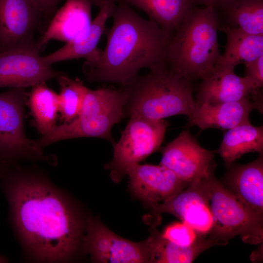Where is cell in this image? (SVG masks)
Listing matches in <instances>:
<instances>
[{
    "mask_svg": "<svg viewBox=\"0 0 263 263\" xmlns=\"http://www.w3.org/2000/svg\"><path fill=\"white\" fill-rule=\"evenodd\" d=\"M113 145L112 161L106 166L113 180L119 181L132 166L158 150L162 144L167 121L132 116Z\"/></svg>",
    "mask_w": 263,
    "mask_h": 263,
    "instance_id": "obj_6",
    "label": "cell"
},
{
    "mask_svg": "<svg viewBox=\"0 0 263 263\" xmlns=\"http://www.w3.org/2000/svg\"><path fill=\"white\" fill-rule=\"evenodd\" d=\"M36 41L0 52V88H27L53 78L64 73L45 63Z\"/></svg>",
    "mask_w": 263,
    "mask_h": 263,
    "instance_id": "obj_9",
    "label": "cell"
},
{
    "mask_svg": "<svg viewBox=\"0 0 263 263\" xmlns=\"http://www.w3.org/2000/svg\"><path fill=\"white\" fill-rule=\"evenodd\" d=\"M43 18L31 0H0V52L34 42Z\"/></svg>",
    "mask_w": 263,
    "mask_h": 263,
    "instance_id": "obj_13",
    "label": "cell"
},
{
    "mask_svg": "<svg viewBox=\"0 0 263 263\" xmlns=\"http://www.w3.org/2000/svg\"><path fill=\"white\" fill-rule=\"evenodd\" d=\"M226 37L225 51L221 55L214 70H234L242 63L263 55V35L246 33L239 29L222 27Z\"/></svg>",
    "mask_w": 263,
    "mask_h": 263,
    "instance_id": "obj_20",
    "label": "cell"
},
{
    "mask_svg": "<svg viewBox=\"0 0 263 263\" xmlns=\"http://www.w3.org/2000/svg\"><path fill=\"white\" fill-rule=\"evenodd\" d=\"M83 238L85 249L93 259L99 263H151L150 237L140 243L122 238L98 220L90 218Z\"/></svg>",
    "mask_w": 263,
    "mask_h": 263,
    "instance_id": "obj_10",
    "label": "cell"
},
{
    "mask_svg": "<svg viewBox=\"0 0 263 263\" xmlns=\"http://www.w3.org/2000/svg\"><path fill=\"white\" fill-rule=\"evenodd\" d=\"M116 1L105 49L86 60L82 71L90 82L116 83L124 87L141 70L166 62L171 35L154 21L143 18L130 5Z\"/></svg>",
    "mask_w": 263,
    "mask_h": 263,
    "instance_id": "obj_2",
    "label": "cell"
},
{
    "mask_svg": "<svg viewBox=\"0 0 263 263\" xmlns=\"http://www.w3.org/2000/svg\"><path fill=\"white\" fill-rule=\"evenodd\" d=\"M226 168L243 155L251 152L263 154V127L250 123L237 126L225 132L217 150Z\"/></svg>",
    "mask_w": 263,
    "mask_h": 263,
    "instance_id": "obj_21",
    "label": "cell"
},
{
    "mask_svg": "<svg viewBox=\"0 0 263 263\" xmlns=\"http://www.w3.org/2000/svg\"><path fill=\"white\" fill-rule=\"evenodd\" d=\"M143 11L149 19L171 35L189 14L194 4L192 0H117Z\"/></svg>",
    "mask_w": 263,
    "mask_h": 263,
    "instance_id": "obj_23",
    "label": "cell"
},
{
    "mask_svg": "<svg viewBox=\"0 0 263 263\" xmlns=\"http://www.w3.org/2000/svg\"><path fill=\"white\" fill-rule=\"evenodd\" d=\"M14 228L35 261H68L82 238V223L69 197L44 176L9 168L0 176Z\"/></svg>",
    "mask_w": 263,
    "mask_h": 263,
    "instance_id": "obj_1",
    "label": "cell"
},
{
    "mask_svg": "<svg viewBox=\"0 0 263 263\" xmlns=\"http://www.w3.org/2000/svg\"><path fill=\"white\" fill-rule=\"evenodd\" d=\"M8 166V164L0 160V175L3 172Z\"/></svg>",
    "mask_w": 263,
    "mask_h": 263,
    "instance_id": "obj_31",
    "label": "cell"
},
{
    "mask_svg": "<svg viewBox=\"0 0 263 263\" xmlns=\"http://www.w3.org/2000/svg\"><path fill=\"white\" fill-rule=\"evenodd\" d=\"M196 89L195 101L212 105L239 101L260 90L250 78L239 76L234 70H214Z\"/></svg>",
    "mask_w": 263,
    "mask_h": 263,
    "instance_id": "obj_17",
    "label": "cell"
},
{
    "mask_svg": "<svg viewBox=\"0 0 263 263\" xmlns=\"http://www.w3.org/2000/svg\"><path fill=\"white\" fill-rule=\"evenodd\" d=\"M219 7L222 12L217 16L219 29H239L249 34L263 35V0H230Z\"/></svg>",
    "mask_w": 263,
    "mask_h": 263,
    "instance_id": "obj_22",
    "label": "cell"
},
{
    "mask_svg": "<svg viewBox=\"0 0 263 263\" xmlns=\"http://www.w3.org/2000/svg\"><path fill=\"white\" fill-rule=\"evenodd\" d=\"M213 174L194 179L170 199L151 206L153 213L171 214L200 235L208 236L215 224L210 206V177Z\"/></svg>",
    "mask_w": 263,
    "mask_h": 263,
    "instance_id": "obj_8",
    "label": "cell"
},
{
    "mask_svg": "<svg viewBox=\"0 0 263 263\" xmlns=\"http://www.w3.org/2000/svg\"><path fill=\"white\" fill-rule=\"evenodd\" d=\"M6 261V260L4 257L2 256H0V263H4V262H5Z\"/></svg>",
    "mask_w": 263,
    "mask_h": 263,
    "instance_id": "obj_33",
    "label": "cell"
},
{
    "mask_svg": "<svg viewBox=\"0 0 263 263\" xmlns=\"http://www.w3.org/2000/svg\"><path fill=\"white\" fill-rule=\"evenodd\" d=\"M92 5L88 0H66L54 15L44 33L36 41L39 52L40 53L52 40L66 43L83 34L92 21Z\"/></svg>",
    "mask_w": 263,
    "mask_h": 263,
    "instance_id": "obj_16",
    "label": "cell"
},
{
    "mask_svg": "<svg viewBox=\"0 0 263 263\" xmlns=\"http://www.w3.org/2000/svg\"><path fill=\"white\" fill-rule=\"evenodd\" d=\"M151 241V263H190L211 246L218 245L210 235L189 247L177 245L163 238L154 229L150 236Z\"/></svg>",
    "mask_w": 263,
    "mask_h": 263,
    "instance_id": "obj_24",
    "label": "cell"
},
{
    "mask_svg": "<svg viewBox=\"0 0 263 263\" xmlns=\"http://www.w3.org/2000/svg\"><path fill=\"white\" fill-rule=\"evenodd\" d=\"M218 30L216 10L194 5L170 37L166 63L194 81L211 74L221 55Z\"/></svg>",
    "mask_w": 263,
    "mask_h": 263,
    "instance_id": "obj_4",
    "label": "cell"
},
{
    "mask_svg": "<svg viewBox=\"0 0 263 263\" xmlns=\"http://www.w3.org/2000/svg\"><path fill=\"white\" fill-rule=\"evenodd\" d=\"M28 93L25 88H11L0 94V160L7 163L19 159H45L37 140L25 133L24 107Z\"/></svg>",
    "mask_w": 263,
    "mask_h": 263,
    "instance_id": "obj_7",
    "label": "cell"
},
{
    "mask_svg": "<svg viewBox=\"0 0 263 263\" xmlns=\"http://www.w3.org/2000/svg\"><path fill=\"white\" fill-rule=\"evenodd\" d=\"M230 0H192L193 4L203 5L204 6H211L216 9L225 4Z\"/></svg>",
    "mask_w": 263,
    "mask_h": 263,
    "instance_id": "obj_30",
    "label": "cell"
},
{
    "mask_svg": "<svg viewBox=\"0 0 263 263\" xmlns=\"http://www.w3.org/2000/svg\"><path fill=\"white\" fill-rule=\"evenodd\" d=\"M116 0H104L100 10L92 21L88 29L81 36L65 44L55 52L44 56L42 60L52 64L74 58H84L86 60L94 56L99 52L97 44L108 19L112 16Z\"/></svg>",
    "mask_w": 263,
    "mask_h": 263,
    "instance_id": "obj_19",
    "label": "cell"
},
{
    "mask_svg": "<svg viewBox=\"0 0 263 263\" xmlns=\"http://www.w3.org/2000/svg\"><path fill=\"white\" fill-rule=\"evenodd\" d=\"M36 7L44 17L53 16L61 0H31Z\"/></svg>",
    "mask_w": 263,
    "mask_h": 263,
    "instance_id": "obj_29",
    "label": "cell"
},
{
    "mask_svg": "<svg viewBox=\"0 0 263 263\" xmlns=\"http://www.w3.org/2000/svg\"><path fill=\"white\" fill-rule=\"evenodd\" d=\"M221 183L256 212L263 215V154L243 165L227 168Z\"/></svg>",
    "mask_w": 263,
    "mask_h": 263,
    "instance_id": "obj_18",
    "label": "cell"
},
{
    "mask_svg": "<svg viewBox=\"0 0 263 263\" xmlns=\"http://www.w3.org/2000/svg\"><path fill=\"white\" fill-rule=\"evenodd\" d=\"M161 151L160 164L185 182L189 183L214 173L215 151L203 148L188 131H183Z\"/></svg>",
    "mask_w": 263,
    "mask_h": 263,
    "instance_id": "obj_11",
    "label": "cell"
},
{
    "mask_svg": "<svg viewBox=\"0 0 263 263\" xmlns=\"http://www.w3.org/2000/svg\"><path fill=\"white\" fill-rule=\"evenodd\" d=\"M123 109L94 106L81 110L69 122L56 126L49 133L37 140L41 149L59 141L79 137H98L114 141L112 129L125 117Z\"/></svg>",
    "mask_w": 263,
    "mask_h": 263,
    "instance_id": "obj_12",
    "label": "cell"
},
{
    "mask_svg": "<svg viewBox=\"0 0 263 263\" xmlns=\"http://www.w3.org/2000/svg\"><path fill=\"white\" fill-rule=\"evenodd\" d=\"M56 79L60 87L59 112L64 123L69 122L80 111L88 88L79 80L72 79L64 73Z\"/></svg>",
    "mask_w": 263,
    "mask_h": 263,
    "instance_id": "obj_26",
    "label": "cell"
},
{
    "mask_svg": "<svg viewBox=\"0 0 263 263\" xmlns=\"http://www.w3.org/2000/svg\"><path fill=\"white\" fill-rule=\"evenodd\" d=\"M92 3L93 4H95L99 6L104 0H88Z\"/></svg>",
    "mask_w": 263,
    "mask_h": 263,
    "instance_id": "obj_32",
    "label": "cell"
},
{
    "mask_svg": "<svg viewBox=\"0 0 263 263\" xmlns=\"http://www.w3.org/2000/svg\"><path fill=\"white\" fill-rule=\"evenodd\" d=\"M26 104L33 117V125L42 136L52 131L56 126L58 110V94L43 82L31 87Z\"/></svg>",
    "mask_w": 263,
    "mask_h": 263,
    "instance_id": "obj_25",
    "label": "cell"
},
{
    "mask_svg": "<svg viewBox=\"0 0 263 263\" xmlns=\"http://www.w3.org/2000/svg\"><path fill=\"white\" fill-rule=\"evenodd\" d=\"M210 206L215 219L210 235L219 245L239 236L244 243L257 245L263 241V215L227 189L214 175L210 177Z\"/></svg>",
    "mask_w": 263,
    "mask_h": 263,
    "instance_id": "obj_5",
    "label": "cell"
},
{
    "mask_svg": "<svg viewBox=\"0 0 263 263\" xmlns=\"http://www.w3.org/2000/svg\"><path fill=\"white\" fill-rule=\"evenodd\" d=\"M262 95L251 96L242 100L218 104H196L188 116L187 125H196L202 130L214 128L227 130L250 123L249 115L254 110L263 112Z\"/></svg>",
    "mask_w": 263,
    "mask_h": 263,
    "instance_id": "obj_14",
    "label": "cell"
},
{
    "mask_svg": "<svg viewBox=\"0 0 263 263\" xmlns=\"http://www.w3.org/2000/svg\"><path fill=\"white\" fill-rule=\"evenodd\" d=\"M245 76L250 78L258 89L263 86V55L257 59L246 62Z\"/></svg>",
    "mask_w": 263,
    "mask_h": 263,
    "instance_id": "obj_28",
    "label": "cell"
},
{
    "mask_svg": "<svg viewBox=\"0 0 263 263\" xmlns=\"http://www.w3.org/2000/svg\"><path fill=\"white\" fill-rule=\"evenodd\" d=\"M161 234L169 241L182 247L191 246L207 237L200 235L189 225L182 221L168 225Z\"/></svg>",
    "mask_w": 263,
    "mask_h": 263,
    "instance_id": "obj_27",
    "label": "cell"
},
{
    "mask_svg": "<svg viewBox=\"0 0 263 263\" xmlns=\"http://www.w3.org/2000/svg\"><path fill=\"white\" fill-rule=\"evenodd\" d=\"M126 174L133 193L151 206L170 199L189 183L160 164H138L130 168Z\"/></svg>",
    "mask_w": 263,
    "mask_h": 263,
    "instance_id": "obj_15",
    "label": "cell"
},
{
    "mask_svg": "<svg viewBox=\"0 0 263 263\" xmlns=\"http://www.w3.org/2000/svg\"><path fill=\"white\" fill-rule=\"evenodd\" d=\"M194 82L166 62L159 64L123 87L127 95L125 115L154 120L176 115L188 117L196 104Z\"/></svg>",
    "mask_w": 263,
    "mask_h": 263,
    "instance_id": "obj_3",
    "label": "cell"
}]
</instances>
